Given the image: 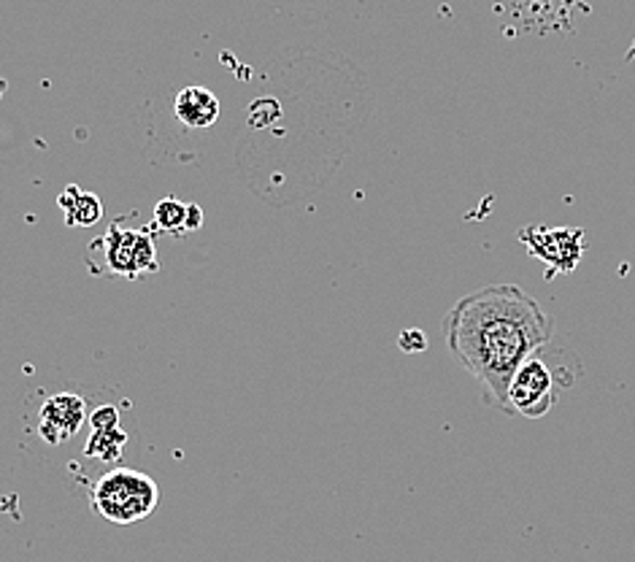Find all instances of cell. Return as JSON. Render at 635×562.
<instances>
[{
	"label": "cell",
	"mask_w": 635,
	"mask_h": 562,
	"mask_svg": "<svg viewBox=\"0 0 635 562\" xmlns=\"http://www.w3.org/2000/svg\"><path fill=\"white\" fill-rule=\"evenodd\" d=\"M103 250H106V268L114 277L138 279L160 271L157 246L147 228L130 230L114 222L103 235Z\"/></svg>",
	"instance_id": "5"
},
{
	"label": "cell",
	"mask_w": 635,
	"mask_h": 562,
	"mask_svg": "<svg viewBox=\"0 0 635 562\" xmlns=\"http://www.w3.org/2000/svg\"><path fill=\"white\" fill-rule=\"evenodd\" d=\"M125 446H127V433H123V427L92 430L90 440H87V446H85V455L92 457V460L117 462L119 457H123Z\"/></svg>",
	"instance_id": "9"
},
{
	"label": "cell",
	"mask_w": 635,
	"mask_h": 562,
	"mask_svg": "<svg viewBox=\"0 0 635 562\" xmlns=\"http://www.w3.org/2000/svg\"><path fill=\"white\" fill-rule=\"evenodd\" d=\"M87 422H90L92 430H117L119 427L117 406H98L96 411H90Z\"/></svg>",
	"instance_id": "11"
},
{
	"label": "cell",
	"mask_w": 635,
	"mask_h": 562,
	"mask_svg": "<svg viewBox=\"0 0 635 562\" xmlns=\"http://www.w3.org/2000/svg\"><path fill=\"white\" fill-rule=\"evenodd\" d=\"M219 98L208 87H185L174 98V117L190 130H206L219 119Z\"/></svg>",
	"instance_id": "7"
},
{
	"label": "cell",
	"mask_w": 635,
	"mask_h": 562,
	"mask_svg": "<svg viewBox=\"0 0 635 562\" xmlns=\"http://www.w3.org/2000/svg\"><path fill=\"white\" fill-rule=\"evenodd\" d=\"M519 241L528 246L530 255L546 266V279H555L560 273L576 271L579 260L584 255V230L582 228H522Z\"/></svg>",
	"instance_id": "4"
},
{
	"label": "cell",
	"mask_w": 635,
	"mask_h": 562,
	"mask_svg": "<svg viewBox=\"0 0 635 562\" xmlns=\"http://www.w3.org/2000/svg\"><path fill=\"white\" fill-rule=\"evenodd\" d=\"M157 503V482L136 468H112L92 489V509L112 525H136L154 514Z\"/></svg>",
	"instance_id": "2"
},
{
	"label": "cell",
	"mask_w": 635,
	"mask_h": 562,
	"mask_svg": "<svg viewBox=\"0 0 635 562\" xmlns=\"http://www.w3.org/2000/svg\"><path fill=\"white\" fill-rule=\"evenodd\" d=\"M203 228V208L198 203H187V222H185V233H192V230Z\"/></svg>",
	"instance_id": "13"
},
{
	"label": "cell",
	"mask_w": 635,
	"mask_h": 562,
	"mask_svg": "<svg viewBox=\"0 0 635 562\" xmlns=\"http://www.w3.org/2000/svg\"><path fill=\"white\" fill-rule=\"evenodd\" d=\"M87 422V400L76 393H58L43 400L38 411V435L49 446H60L74 438Z\"/></svg>",
	"instance_id": "6"
},
{
	"label": "cell",
	"mask_w": 635,
	"mask_h": 562,
	"mask_svg": "<svg viewBox=\"0 0 635 562\" xmlns=\"http://www.w3.org/2000/svg\"><path fill=\"white\" fill-rule=\"evenodd\" d=\"M546 352V349H544ZM544 352L528 357L508 384V411L511 417L541 420L555 409L560 395L571 389L573 376L568 366H555L546 360Z\"/></svg>",
	"instance_id": "3"
},
{
	"label": "cell",
	"mask_w": 635,
	"mask_h": 562,
	"mask_svg": "<svg viewBox=\"0 0 635 562\" xmlns=\"http://www.w3.org/2000/svg\"><path fill=\"white\" fill-rule=\"evenodd\" d=\"M58 206L65 212L68 228H92L103 219V203L96 192H85L76 184L65 187L58 197Z\"/></svg>",
	"instance_id": "8"
},
{
	"label": "cell",
	"mask_w": 635,
	"mask_h": 562,
	"mask_svg": "<svg viewBox=\"0 0 635 562\" xmlns=\"http://www.w3.org/2000/svg\"><path fill=\"white\" fill-rule=\"evenodd\" d=\"M555 319L517 284L482 286L460 297L444 319L446 349L477 379L484 404L508 411V384L528 357L549 349Z\"/></svg>",
	"instance_id": "1"
},
{
	"label": "cell",
	"mask_w": 635,
	"mask_h": 562,
	"mask_svg": "<svg viewBox=\"0 0 635 562\" xmlns=\"http://www.w3.org/2000/svg\"><path fill=\"white\" fill-rule=\"evenodd\" d=\"M397 346H401L406 355H417V352L428 349V335H424L419 328H408L397 335Z\"/></svg>",
	"instance_id": "12"
},
{
	"label": "cell",
	"mask_w": 635,
	"mask_h": 562,
	"mask_svg": "<svg viewBox=\"0 0 635 562\" xmlns=\"http://www.w3.org/2000/svg\"><path fill=\"white\" fill-rule=\"evenodd\" d=\"M187 222V203H181L179 197H163V201L154 206V225L165 233H185Z\"/></svg>",
	"instance_id": "10"
}]
</instances>
